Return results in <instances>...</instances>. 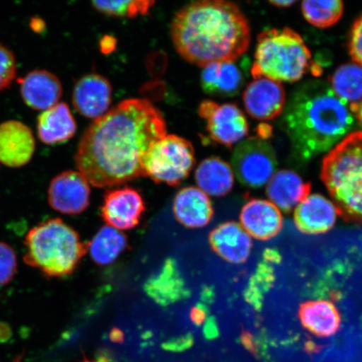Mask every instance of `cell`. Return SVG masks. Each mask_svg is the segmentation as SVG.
I'll list each match as a JSON object with an SVG mask.
<instances>
[{
    "instance_id": "6da1fadb",
    "label": "cell",
    "mask_w": 362,
    "mask_h": 362,
    "mask_svg": "<svg viewBox=\"0 0 362 362\" xmlns=\"http://www.w3.org/2000/svg\"><path fill=\"white\" fill-rule=\"evenodd\" d=\"M161 112L144 99H127L94 120L81 138L76 168L98 188L144 176L143 157L166 135Z\"/></svg>"
},
{
    "instance_id": "7a4b0ae2",
    "label": "cell",
    "mask_w": 362,
    "mask_h": 362,
    "mask_svg": "<svg viewBox=\"0 0 362 362\" xmlns=\"http://www.w3.org/2000/svg\"><path fill=\"white\" fill-rule=\"evenodd\" d=\"M176 51L185 60L205 67L237 62L250 44L248 21L237 4L203 0L181 8L170 25Z\"/></svg>"
},
{
    "instance_id": "3957f363",
    "label": "cell",
    "mask_w": 362,
    "mask_h": 362,
    "mask_svg": "<svg viewBox=\"0 0 362 362\" xmlns=\"http://www.w3.org/2000/svg\"><path fill=\"white\" fill-rule=\"evenodd\" d=\"M282 113L283 129L303 160L332 149L354 124L348 104L320 80L307 81L294 90Z\"/></svg>"
},
{
    "instance_id": "277c9868",
    "label": "cell",
    "mask_w": 362,
    "mask_h": 362,
    "mask_svg": "<svg viewBox=\"0 0 362 362\" xmlns=\"http://www.w3.org/2000/svg\"><path fill=\"white\" fill-rule=\"evenodd\" d=\"M321 180L333 198L339 215L362 224V132L344 138L325 156Z\"/></svg>"
},
{
    "instance_id": "5b68a950",
    "label": "cell",
    "mask_w": 362,
    "mask_h": 362,
    "mask_svg": "<svg viewBox=\"0 0 362 362\" xmlns=\"http://www.w3.org/2000/svg\"><path fill=\"white\" fill-rule=\"evenodd\" d=\"M24 262L48 278L74 273L87 252L78 233L60 218H52L29 230L25 238Z\"/></svg>"
},
{
    "instance_id": "8992f818",
    "label": "cell",
    "mask_w": 362,
    "mask_h": 362,
    "mask_svg": "<svg viewBox=\"0 0 362 362\" xmlns=\"http://www.w3.org/2000/svg\"><path fill=\"white\" fill-rule=\"evenodd\" d=\"M316 68L310 49L300 35L289 28L264 30L257 37L253 78H265L278 83H294Z\"/></svg>"
},
{
    "instance_id": "52a82bcc",
    "label": "cell",
    "mask_w": 362,
    "mask_h": 362,
    "mask_svg": "<svg viewBox=\"0 0 362 362\" xmlns=\"http://www.w3.org/2000/svg\"><path fill=\"white\" fill-rule=\"evenodd\" d=\"M196 158L192 144L174 134H166L149 148L142 160L144 176L156 183L176 187L188 177Z\"/></svg>"
},
{
    "instance_id": "ba28073f",
    "label": "cell",
    "mask_w": 362,
    "mask_h": 362,
    "mask_svg": "<svg viewBox=\"0 0 362 362\" xmlns=\"http://www.w3.org/2000/svg\"><path fill=\"white\" fill-rule=\"evenodd\" d=\"M232 164L240 182L250 188H260L269 182L278 167L274 148L259 138L239 143L234 149Z\"/></svg>"
},
{
    "instance_id": "9c48e42d",
    "label": "cell",
    "mask_w": 362,
    "mask_h": 362,
    "mask_svg": "<svg viewBox=\"0 0 362 362\" xmlns=\"http://www.w3.org/2000/svg\"><path fill=\"white\" fill-rule=\"evenodd\" d=\"M198 115L206 123V129L214 141L232 148L246 137L249 126L245 115L233 103L218 104L203 101Z\"/></svg>"
},
{
    "instance_id": "30bf717a",
    "label": "cell",
    "mask_w": 362,
    "mask_h": 362,
    "mask_svg": "<svg viewBox=\"0 0 362 362\" xmlns=\"http://www.w3.org/2000/svg\"><path fill=\"white\" fill-rule=\"evenodd\" d=\"M90 184L79 171L62 172L54 177L48 188L52 209L66 215H78L90 204Z\"/></svg>"
},
{
    "instance_id": "8fae6325",
    "label": "cell",
    "mask_w": 362,
    "mask_h": 362,
    "mask_svg": "<svg viewBox=\"0 0 362 362\" xmlns=\"http://www.w3.org/2000/svg\"><path fill=\"white\" fill-rule=\"evenodd\" d=\"M146 204L136 189L125 187L110 189L104 196L101 216L108 226L117 230H130L141 221Z\"/></svg>"
},
{
    "instance_id": "7c38bea8",
    "label": "cell",
    "mask_w": 362,
    "mask_h": 362,
    "mask_svg": "<svg viewBox=\"0 0 362 362\" xmlns=\"http://www.w3.org/2000/svg\"><path fill=\"white\" fill-rule=\"evenodd\" d=\"M243 103L253 119L269 121L279 117L286 104L283 86L265 78L255 79L243 93Z\"/></svg>"
},
{
    "instance_id": "4fadbf2b",
    "label": "cell",
    "mask_w": 362,
    "mask_h": 362,
    "mask_svg": "<svg viewBox=\"0 0 362 362\" xmlns=\"http://www.w3.org/2000/svg\"><path fill=\"white\" fill-rule=\"evenodd\" d=\"M112 100V88L110 81L97 74L81 78L72 93L75 110L80 115L95 120L107 113Z\"/></svg>"
},
{
    "instance_id": "5bb4252c",
    "label": "cell",
    "mask_w": 362,
    "mask_h": 362,
    "mask_svg": "<svg viewBox=\"0 0 362 362\" xmlns=\"http://www.w3.org/2000/svg\"><path fill=\"white\" fill-rule=\"evenodd\" d=\"M35 151L33 130L22 122L10 120L0 124V162L20 168L31 160Z\"/></svg>"
},
{
    "instance_id": "9a60e30c",
    "label": "cell",
    "mask_w": 362,
    "mask_h": 362,
    "mask_svg": "<svg viewBox=\"0 0 362 362\" xmlns=\"http://www.w3.org/2000/svg\"><path fill=\"white\" fill-rule=\"evenodd\" d=\"M338 215L337 208L332 202L315 194L298 204L294 212V223L302 233L323 234L336 224Z\"/></svg>"
},
{
    "instance_id": "2e32d148",
    "label": "cell",
    "mask_w": 362,
    "mask_h": 362,
    "mask_svg": "<svg viewBox=\"0 0 362 362\" xmlns=\"http://www.w3.org/2000/svg\"><path fill=\"white\" fill-rule=\"evenodd\" d=\"M240 221L247 233L259 241L277 236L283 228V216L278 207L259 199H252L243 206Z\"/></svg>"
},
{
    "instance_id": "e0dca14e",
    "label": "cell",
    "mask_w": 362,
    "mask_h": 362,
    "mask_svg": "<svg viewBox=\"0 0 362 362\" xmlns=\"http://www.w3.org/2000/svg\"><path fill=\"white\" fill-rule=\"evenodd\" d=\"M233 62H216L203 68L202 88L211 96L232 98L241 93L245 84L246 66Z\"/></svg>"
},
{
    "instance_id": "ac0fdd59",
    "label": "cell",
    "mask_w": 362,
    "mask_h": 362,
    "mask_svg": "<svg viewBox=\"0 0 362 362\" xmlns=\"http://www.w3.org/2000/svg\"><path fill=\"white\" fill-rule=\"evenodd\" d=\"M23 101L34 110L45 111L55 106L62 95V86L55 74L47 70L29 72L20 81Z\"/></svg>"
},
{
    "instance_id": "d6986e66",
    "label": "cell",
    "mask_w": 362,
    "mask_h": 362,
    "mask_svg": "<svg viewBox=\"0 0 362 362\" xmlns=\"http://www.w3.org/2000/svg\"><path fill=\"white\" fill-rule=\"evenodd\" d=\"M209 243L217 255L233 264L245 262L252 247L250 236L243 226L233 221H228L212 230Z\"/></svg>"
},
{
    "instance_id": "ffe728a7",
    "label": "cell",
    "mask_w": 362,
    "mask_h": 362,
    "mask_svg": "<svg viewBox=\"0 0 362 362\" xmlns=\"http://www.w3.org/2000/svg\"><path fill=\"white\" fill-rule=\"evenodd\" d=\"M144 291L163 307L173 305L189 296L177 264L172 259H167L161 269L148 279L144 285Z\"/></svg>"
},
{
    "instance_id": "44dd1931",
    "label": "cell",
    "mask_w": 362,
    "mask_h": 362,
    "mask_svg": "<svg viewBox=\"0 0 362 362\" xmlns=\"http://www.w3.org/2000/svg\"><path fill=\"white\" fill-rule=\"evenodd\" d=\"M175 219L187 228H202L210 223L214 207L207 194L194 187L180 189L175 197Z\"/></svg>"
},
{
    "instance_id": "7402d4cb",
    "label": "cell",
    "mask_w": 362,
    "mask_h": 362,
    "mask_svg": "<svg viewBox=\"0 0 362 362\" xmlns=\"http://www.w3.org/2000/svg\"><path fill=\"white\" fill-rule=\"evenodd\" d=\"M302 327L319 338L336 336L341 327V315L332 302L320 300L303 303L298 310Z\"/></svg>"
},
{
    "instance_id": "603a6c76",
    "label": "cell",
    "mask_w": 362,
    "mask_h": 362,
    "mask_svg": "<svg viewBox=\"0 0 362 362\" xmlns=\"http://www.w3.org/2000/svg\"><path fill=\"white\" fill-rule=\"evenodd\" d=\"M78 126L70 107L64 103L42 112L37 119L38 137L48 146H56L69 141L76 133Z\"/></svg>"
},
{
    "instance_id": "cb8c5ba5",
    "label": "cell",
    "mask_w": 362,
    "mask_h": 362,
    "mask_svg": "<svg viewBox=\"0 0 362 362\" xmlns=\"http://www.w3.org/2000/svg\"><path fill=\"white\" fill-rule=\"evenodd\" d=\"M310 189V183L305 182L296 172L282 170L269 180L267 194L275 206L288 212L309 197Z\"/></svg>"
},
{
    "instance_id": "d4e9b609",
    "label": "cell",
    "mask_w": 362,
    "mask_h": 362,
    "mask_svg": "<svg viewBox=\"0 0 362 362\" xmlns=\"http://www.w3.org/2000/svg\"><path fill=\"white\" fill-rule=\"evenodd\" d=\"M194 179L201 191L211 197H223L233 187V170L217 157L207 158L198 165Z\"/></svg>"
},
{
    "instance_id": "484cf974",
    "label": "cell",
    "mask_w": 362,
    "mask_h": 362,
    "mask_svg": "<svg viewBox=\"0 0 362 362\" xmlns=\"http://www.w3.org/2000/svg\"><path fill=\"white\" fill-rule=\"evenodd\" d=\"M128 247V238L119 230L106 225L98 230L87 248L92 259L99 265L116 261Z\"/></svg>"
},
{
    "instance_id": "4316f807",
    "label": "cell",
    "mask_w": 362,
    "mask_h": 362,
    "mask_svg": "<svg viewBox=\"0 0 362 362\" xmlns=\"http://www.w3.org/2000/svg\"><path fill=\"white\" fill-rule=\"evenodd\" d=\"M329 81L334 93L346 103L362 101V66L356 63L339 66Z\"/></svg>"
},
{
    "instance_id": "83f0119b",
    "label": "cell",
    "mask_w": 362,
    "mask_h": 362,
    "mask_svg": "<svg viewBox=\"0 0 362 362\" xmlns=\"http://www.w3.org/2000/svg\"><path fill=\"white\" fill-rule=\"evenodd\" d=\"M301 10L308 22L318 28H328L341 20L344 12V3L339 0L327 1H304Z\"/></svg>"
},
{
    "instance_id": "f1b7e54d",
    "label": "cell",
    "mask_w": 362,
    "mask_h": 362,
    "mask_svg": "<svg viewBox=\"0 0 362 362\" xmlns=\"http://www.w3.org/2000/svg\"><path fill=\"white\" fill-rule=\"evenodd\" d=\"M93 8L108 16L135 18L147 16L155 6V1H93Z\"/></svg>"
},
{
    "instance_id": "f546056e",
    "label": "cell",
    "mask_w": 362,
    "mask_h": 362,
    "mask_svg": "<svg viewBox=\"0 0 362 362\" xmlns=\"http://www.w3.org/2000/svg\"><path fill=\"white\" fill-rule=\"evenodd\" d=\"M274 280V271L270 264L264 261L261 262L248 284L245 292L247 302L255 309H260L264 294L268 292Z\"/></svg>"
},
{
    "instance_id": "4dcf8cb0",
    "label": "cell",
    "mask_w": 362,
    "mask_h": 362,
    "mask_svg": "<svg viewBox=\"0 0 362 362\" xmlns=\"http://www.w3.org/2000/svg\"><path fill=\"white\" fill-rule=\"evenodd\" d=\"M16 74L15 55L6 45L0 44V92L11 87Z\"/></svg>"
},
{
    "instance_id": "1f68e13d",
    "label": "cell",
    "mask_w": 362,
    "mask_h": 362,
    "mask_svg": "<svg viewBox=\"0 0 362 362\" xmlns=\"http://www.w3.org/2000/svg\"><path fill=\"white\" fill-rule=\"evenodd\" d=\"M17 257L15 250L8 244L0 242V286L6 285L15 277Z\"/></svg>"
},
{
    "instance_id": "d6a6232c",
    "label": "cell",
    "mask_w": 362,
    "mask_h": 362,
    "mask_svg": "<svg viewBox=\"0 0 362 362\" xmlns=\"http://www.w3.org/2000/svg\"><path fill=\"white\" fill-rule=\"evenodd\" d=\"M349 52L356 64L362 66V15L353 24L349 36Z\"/></svg>"
},
{
    "instance_id": "836d02e7",
    "label": "cell",
    "mask_w": 362,
    "mask_h": 362,
    "mask_svg": "<svg viewBox=\"0 0 362 362\" xmlns=\"http://www.w3.org/2000/svg\"><path fill=\"white\" fill-rule=\"evenodd\" d=\"M207 310L204 305H198L193 308L191 311V319L193 323L198 325H202L206 320Z\"/></svg>"
},
{
    "instance_id": "e575fe53",
    "label": "cell",
    "mask_w": 362,
    "mask_h": 362,
    "mask_svg": "<svg viewBox=\"0 0 362 362\" xmlns=\"http://www.w3.org/2000/svg\"><path fill=\"white\" fill-rule=\"evenodd\" d=\"M116 44L117 40L115 37H112V36H104L100 42L101 52L103 54H110L115 49Z\"/></svg>"
},
{
    "instance_id": "d590c367",
    "label": "cell",
    "mask_w": 362,
    "mask_h": 362,
    "mask_svg": "<svg viewBox=\"0 0 362 362\" xmlns=\"http://www.w3.org/2000/svg\"><path fill=\"white\" fill-rule=\"evenodd\" d=\"M264 261L268 264H279L281 261V255L275 249H267L264 253Z\"/></svg>"
},
{
    "instance_id": "8d00e7d4",
    "label": "cell",
    "mask_w": 362,
    "mask_h": 362,
    "mask_svg": "<svg viewBox=\"0 0 362 362\" xmlns=\"http://www.w3.org/2000/svg\"><path fill=\"white\" fill-rule=\"evenodd\" d=\"M11 329L6 323L0 322V342L8 341L11 337Z\"/></svg>"
},
{
    "instance_id": "74e56055",
    "label": "cell",
    "mask_w": 362,
    "mask_h": 362,
    "mask_svg": "<svg viewBox=\"0 0 362 362\" xmlns=\"http://www.w3.org/2000/svg\"><path fill=\"white\" fill-rule=\"evenodd\" d=\"M349 107L352 115L356 116V119L362 126V101L356 104H351Z\"/></svg>"
},
{
    "instance_id": "f35d334b",
    "label": "cell",
    "mask_w": 362,
    "mask_h": 362,
    "mask_svg": "<svg viewBox=\"0 0 362 362\" xmlns=\"http://www.w3.org/2000/svg\"><path fill=\"white\" fill-rule=\"evenodd\" d=\"M30 27L34 31H35V33H42L45 29V23L40 19H36V18H34V19L31 21Z\"/></svg>"
},
{
    "instance_id": "ab89813d",
    "label": "cell",
    "mask_w": 362,
    "mask_h": 362,
    "mask_svg": "<svg viewBox=\"0 0 362 362\" xmlns=\"http://www.w3.org/2000/svg\"><path fill=\"white\" fill-rule=\"evenodd\" d=\"M269 3L276 7L287 8L293 6L296 1H293V0H273V1H270Z\"/></svg>"
},
{
    "instance_id": "60d3db41",
    "label": "cell",
    "mask_w": 362,
    "mask_h": 362,
    "mask_svg": "<svg viewBox=\"0 0 362 362\" xmlns=\"http://www.w3.org/2000/svg\"><path fill=\"white\" fill-rule=\"evenodd\" d=\"M13 362H22V356H17L15 360L13 361Z\"/></svg>"
}]
</instances>
